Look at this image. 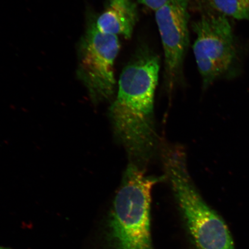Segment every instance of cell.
<instances>
[{
    "instance_id": "1",
    "label": "cell",
    "mask_w": 249,
    "mask_h": 249,
    "mask_svg": "<svg viewBox=\"0 0 249 249\" xmlns=\"http://www.w3.org/2000/svg\"><path fill=\"white\" fill-rule=\"evenodd\" d=\"M160 71L158 55L142 46L121 72L116 97L109 109L118 141L131 163L140 166L155 148L154 98Z\"/></svg>"
},
{
    "instance_id": "2",
    "label": "cell",
    "mask_w": 249,
    "mask_h": 249,
    "mask_svg": "<svg viewBox=\"0 0 249 249\" xmlns=\"http://www.w3.org/2000/svg\"><path fill=\"white\" fill-rule=\"evenodd\" d=\"M164 177L147 176L130 163L114 198L110 227L113 249H154L151 232V192Z\"/></svg>"
},
{
    "instance_id": "3",
    "label": "cell",
    "mask_w": 249,
    "mask_h": 249,
    "mask_svg": "<svg viewBox=\"0 0 249 249\" xmlns=\"http://www.w3.org/2000/svg\"><path fill=\"white\" fill-rule=\"evenodd\" d=\"M120 48L118 36L99 31L96 18L90 16L79 42L77 75L94 104L110 100L114 95V63Z\"/></svg>"
},
{
    "instance_id": "4",
    "label": "cell",
    "mask_w": 249,
    "mask_h": 249,
    "mask_svg": "<svg viewBox=\"0 0 249 249\" xmlns=\"http://www.w3.org/2000/svg\"><path fill=\"white\" fill-rule=\"evenodd\" d=\"M196 35L193 47L204 89L226 73L234 62L236 48L230 21L224 16L201 15L192 24Z\"/></svg>"
},
{
    "instance_id": "5",
    "label": "cell",
    "mask_w": 249,
    "mask_h": 249,
    "mask_svg": "<svg viewBox=\"0 0 249 249\" xmlns=\"http://www.w3.org/2000/svg\"><path fill=\"white\" fill-rule=\"evenodd\" d=\"M191 0H169L155 11V20L164 55V81L172 91L183 79V67L189 43Z\"/></svg>"
},
{
    "instance_id": "6",
    "label": "cell",
    "mask_w": 249,
    "mask_h": 249,
    "mask_svg": "<svg viewBox=\"0 0 249 249\" xmlns=\"http://www.w3.org/2000/svg\"><path fill=\"white\" fill-rule=\"evenodd\" d=\"M183 216L197 249H235L225 220L205 201L192 202Z\"/></svg>"
},
{
    "instance_id": "7",
    "label": "cell",
    "mask_w": 249,
    "mask_h": 249,
    "mask_svg": "<svg viewBox=\"0 0 249 249\" xmlns=\"http://www.w3.org/2000/svg\"><path fill=\"white\" fill-rule=\"evenodd\" d=\"M138 20L133 0H107L104 11L96 18V26L103 33L129 39Z\"/></svg>"
},
{
    "instance_id": "8",
    "label": "cell",
    "mask_w": 249,
    "mask_h": 249,
    "mask_svg": "<svg viewBox=\"0 0 249 249\" xmlns=\"http://www.w3.org/2000/svg\"><path fill=\"white\" fill-rule=\"evenodd\" d=\"M189 10L249 21V0H191Z\"/></svg>"
},
{
    "instance_id": "9",
    "label": "cell",
    "mask_w": 249,
    "mask_h": 249,
    "mask_svg": "<svg viewBox=\"0 0 249 249\" xmlns=\"http://www.w3.org/2000/svg\"><path fill=\"white\" fill-rule=\"evenodd\" d=\"M169 1V0H138L140 4L155 11H157Z\"/></svg>"
},
{
    "instance_id": "10",
    "label": "cell",
    "mask_w": 249,
    "mask_h": 249,
    "mask_svg": "<svg viewBox=\"0 0 249 249\" xmlns=\"http://www.w3.org/2000/svg\"><path fill=\"white\" fill-rule=\"evenodd\" d=\"M0 249H11L5 248V247H0Z\"/></svg>"
}]
</instances>
